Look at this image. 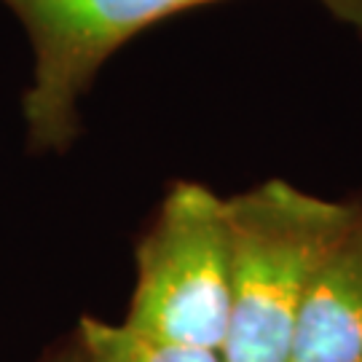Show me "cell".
Returning <instances> with one entry per match:
<instances>
[{
	"label": "cell",
	"mask_w": 362,
	"mask_h": 362,
	"mask_svg": "<svg viewBox=\"0 0 362 362\" xmlns=\"http://www.w3.org/2000/svg\"><path fill=\"white\" fill-rule=\"evenodd\" d=\"M357 202L266 180L226 199L231 320L223 362H290L309 287Z\"/></svg>",
	"instance_id": "1"
},
{
	"label": "cell",
	"mask_w": 362,
	"mask_h": 362,
	"mask_svg": "<svg viewBox=\"0 0 362 362\" xmlns=\"http://www.w3.org/2000/svg\"><path fill=\"white\" fill-rule=\"evenodd\" d=\"M25 27L33 78L22 97L27 143L62 153L81 132V103L113 54L148 27L220 0H0ZM362 33V0H317Z\"/></svg>",
	"instance_id": "2"
},
{
	"label": "cell",
	"mask_w": 362,
	"mask_h": 362,
	"mask_svg": "<svg viewBox=\"0 0 362 362\" xmlns=\"http://www.w3.org/2000/svg\"><path fill=\"white\" fill-rule=\"evenodd\" d=\"M124 322L145 336L220 351L231 320V242L226 199L202 182L169 188L137 245Z\"/></svg>",
	"instance_id": "3"
},
{
	"label": "cell",
	"mask_w": 362,
	"mask_h": 362,
	"mask_svg": "<svg viewBox=\"0 0 362 362\" xmlns=\"http://www.w3.org/2000/svg\"><path fill=\"white\" fill-rule=\"evenodd\" d=\"M290 362H362V202L311 282Z\"/></svg>",
	"instance_id": "4"
},
{
	"label": "cell",
	"mask_w": 362,
	"mask_h": 362,
	"mask_svg": "<svg viewBox=\"0 0 362 362\" xmlns=\"http://www.w3.org/2000/svg\"><path fill=\"white\" fill-rule=\"evenodd\" d=\"M76 349L81 362H223L220 351L161 341L127 322H105L97 317L81 320Z\"/></svg>",
	"instance_id": "5"
},
{
	"label": "cell",
	"mask_w": 362,
	"mask_h": 362,
	"mask_svg": "<svg viewBox=\"0 0 362 362\" xmlns=\"http://www.w3.org/2000/svg\"><path fill=\"white\" fill-rule=\"evenodd\" d=\"M57 362H81V354H78V349H73L70 354H65V357H59Z\"/></svg>",
	"instance_id": "6"
}]
</instances>
